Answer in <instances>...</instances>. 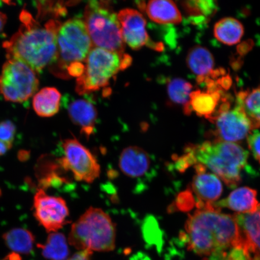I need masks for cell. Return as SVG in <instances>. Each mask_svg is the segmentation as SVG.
I'll return each instance as SVG.
<instances>
[{
  "label": "cell",
  "instance_id": "obj_25",
  "mask_svg": "<svg viewBox=\"0 0 260 260\" xmlns=\"http://www.w3.org/2000/svg\"><path fill=\"white\" fill-rule=\"evenodd\" d=\"M42 255L48 260H67L70 255L66 237L60 233H52L44 245H39Z\"/></svg>",
  "mask_w": 260,
  "mask_h": 260
},
{
  "label": "cell",
  "instance_id": "obj_26",
  "mask_svg": "<svg viewBox=\"0 0 260 260\" xmlns=\"http://www.w3.org/2000/svg\"><path fill=\"white\" fill-rule=\"evenodd\" d=\"M192 89V85L188 81L181 78H175L168 84L169 99L172 103L183 106L184 109L189 104Z\"/></svg>",
  "mask_w": 260,
  "mask_h": 260
},
{
  "label": "cell",
  "instance_id": "obj_18",
  "mask_svg": "<svg viewBox=\"0 0 260 260\" xmlns=\"http://www.w3.org/2000/svg\"><path fill=\"white\" fill-rule=\"evenodd\" d=\"M68 112L71 121L79 126L82 134L87 138L93 134L97 111L92 103L83 99L75 100L68 106Z\"/></svg>",
  "mask_w": 260,
  "mask_h": 260
},
{
  "label": "cell",
  "instance_id": "obj_34",
  "mask_svg": "<svg viewBox=\"0 0 260 260\" xmlns=\"http://www.w3.org/2000/svg\"><path fill=\"white\" fill-rule=\"evenodd\" d=\"M7 22V16L3 13L0 12V32H1Z\"/></svg>",
  "mask_w": 260,
  "mask_h": 260
},
{
  "label": "cell",
  "instance_id": "obj_5",
  "mask_svg": "<svg viewBox=\"0 0 260 260\" xmlns=\"http://www.w3.org/2000/svg\"><path fill=\"white\" fill-rule=\"evenodd\" d=\"M93 47L104 49L125 57L118 14L107 2H89L84 10V20Z\"/></svg>",
  "mask_w": 260,
  "mask_h": 260
},
{
  "label": "cell",
  "instance_id": "obj_12",
  "mask_svg": "<svg viewBox=\"0 0 260 260\" xmlns=\"http://www.w3.org/2000/svg\"><path fill=\"white\" fill-rule=\"evenodd\" d=\"M118 19L123 41L133 50H139L145 45L158 51L162 50L161 44L154 43L149 38L145 19L139 11L122 9L118 14Z\"/></svg>",
  "mask_w": 260,
  "mask_h": 260
},
{
  "label": "cell",
  "instance_id": "obj_20",
  "mask_svg": "<svg viewBox=\"0 0 260 260\" xmlns=\"http://www.w3.org/2000/svg\"><path fill=\"white\" fill-rule=\"evenodd\" d=\"M186 63L191 72L197 75L199 83L212 72L214 59L213 54L208 49L197 45L188 51Z\"/></svg>",
  "mask_w": 260,
  "mask_h": 260
},
{
  "label": "cell",
  "instance_id": "obj_30",
  "mask_svg": "<svg viewBox=\"0 0 260 260\" xmlns=\"http://www.w3.org/2000/svg\"><path fill=\"white\" fill-rule=\"evenodd\" d=\"M247 139L250 151L253 157L260 164V132L258 130H253Z\"/></svg>",
  "mask_w": 260,
  "mask_h": 260
},
{
  "label": "cell",
  "instance_id": "obj_21",
  "mask_svg": "<svg viewBox=\"0 0 260 260\" xmlns=\"http://www.w3.org/2000/svg\"><path fill=\"white\" fill-rule=\"evenodd\" d=\"M61 94L54 87H45L35 94L32 107L37 115L51 117L59 110Z\"/></svg>",
  "mask_w": 260,
  "mask_h": 260
},
{
  "label": "cell",
  "instance_id": "obj_16",
  "mask_svg": "<svg viewBox=\"0 0 260 260\" xmlns=\"http://www.w3.org/2000/svg\"><path fill=\"white\" fill-rule=\"evenodd\" d=\"M221 91H202L200 89L192 91L189 104L184 109L187 115L194 112L198 116H203L211 121L217 113V107L222 101Z\"/></svg>",
  "mask_w": 260,
  "mask_h": 260
},
{
  "label": "cell",
  "instance_id": "obj_28",
  "mask_svg": "<svg viewBox=\"0 0 260 260\" xmlns=\"http://www.w3.org/2000/svg\"><path fill=\"white\" fill-rule=\"evenodd\" d=\"M61 2H38V18H44L46 16H59L66 12L67 9Z\"/></svg>",
  "mask_w": 260,
  "mask_h": 260
},
{
  "label": "cell",
  "instance_id": "obj_31",
  "mask_svg": "<svg viewBox=\"0 0 260 260\" xmlns=\"http://www.w3.org/2000/svg\"><path fill=\"white\" fill-rule=\"evenodd\" d=\"M224 260H251L243 245L233 247L226 252Z\"/></svg>",
  "mask_w": 260,
  "mask_h": 260
},
{
  "label": "cell",
  "instance_id": "obj_11",
  "mask_svg": "<svg viewBox=\"0 0 260 260\" xmlns=\"http://www.w3.org/2000/svg\"><path fill=\"white\" fill-rule=\"evenodd\" d=\"M215 124L214 141L236 143L243 141L255 129L251 120L237 106L217 115L212 121Z\"/></svg>",
  "mask_w": 260,
  "mask_h": 260
},
{
  "label": "cell",
  "instance_id": "obj_9",
  "mask_svg": "<svg viewBox=\"0 0 260 260\" xmlns=\"http://www.w3.org/2000/svg\"><path fill=\"white\" fill-rule=\"evenodd\" d=\"M64 155L59 160L64 170L72 172L76 180L92 183L100 177L101 169L95 156L76 139L63 143Z\"/></svg>",
  "mask_w": 260,
  "mask_h": 260
},
{
  "label": "cell",
  "instance_id": "obj_27",
  "mask_svg": "<svg viewBox=\"0 0 260 260\" xmlns=\"http://www.w3.org/2000/svg\"><path fill=\"white\" fill-rule=\"evenodd\" d=\"M183 6L187 14L198 24L215 14L217 10L216 2L206 0L185 2Z\"/></svg>",
  "mask_w": 260,
  "mask_h": 260
},
{
  "label": "cell",
  "instance_id": "obj_32",
  "mask_svg": "<svg viewBox=\"0 0 260 260\" xmlns=\"http://www.w3.org/2000/svg\"><path fill=\"white\" fill-rule=\"evenodd\" d=\"M92 255V251L90 250H84L75 253L73 256L67 260H91Z\"/></svg>",
  "mask_w": 260,
  "mask_h": 260
},
{
  "label": "cell",
  "instance_id": "obj_6",
  "mask_svg": "<svg viewBox=\"0 0 260 260\" xmlns=\"http://www.w3.org/2000/svg\"><path fill=\"white\" fill-rule=\"evenodd\" d=\"M131 63L129 55L121 57L113 52L93 47L84 61L83 74L77 79V93L84 95L108 86L112 78Z\"/></svg>",
  "mask_w": 260,
  "mask_h": 260
},
{
  "label": "cell",
  "instance_id": "obj_4",
  "mask_svg": "<svg viewBox=\"0 0 260 260\" xmlns=\"http://www.w3.org/2000/svg\"><path fill=\"white\" fill-rule=\"evenodd\" d=\"M116 227L103 210L90 207L72 227L69 243L79 251L109 252L115 248Z\"/></svg>",
  "mask_w": 260,
  "mask_h": 260
},
{
  "label": "cell",
  "instance_id": "obj_13",
  "mask_svg": "<svg viewBox=\"0 0 260 260\" xmlns=\"http://www.w3.org/2000/svg\"><path fill=\"white\" fill-rule=\"evenodd\" d=\"M195 174L191 188L197 198L198 209H214L213 204L222 194V184L215 174L208 173L201 164L194 165Z\"/></svg>",
  "mask_w": 260,
  "mask_h": 260
},
{
  "label": "cell",
  "instance_id": "obj_24",
  "mask_svg": "<svg viewBox=\"0 0 260 260\" xmlns=\"http://www.w3.org/2000/svg\"><path fill=\"white\" fill-rule=\"evenodd\" d=\"M237 105L241 107L255 129L260 126V86L251 90L242 91L237 96Z\"/></svg>",
  "mask_w": 260,
  "mask_h": 260
},
{
  "label": "cell",
  "instance_id": "obj_8",
  "mask_svg": "<svg viewBox=\"0 0 260 260\" xmlns=\"http://www.w3.org/2000/svg\"><path fill=\"white\" fill-rule=\"evenodd\" d=\"M39 80L35 71L28 65L8 59L0 75V93L8 102H26L37 92Z\"/></svg>",
  "mask_w": 260,
  "mask_h": 260
},
{
  "label": "cell",
  "instance_id": "obj_33",
  "mask_svg": "<svg viewBox=\"0 0 260 260\" xmlns=\"http://www.w3.org/2000/svg\"><path fill=\"white\" fill-rule=\"evenodd\" d=\"M12 145H10L6 143L0 141V155H4L9 149L12 148Z\"/></svg>",
  "mask_w": 260,
  "mask_h": 260
},
{
  "label": "cell",
  "instance_id": "obj_29",
  "mask_svg": "<svg viewBox=\"0 0 260 260\" xmlns=\"http://www.w3.org/2000/svg\"><path fill=\"white\" fill-rule=\"evenodd\" d=\"M15 132V126L11 121L0 122V141L12 146Z\"/></svg>",
  "mask_w": 260,
  "mask_h": 260
},
{
  "label": "cell",
  "instance_id": "obj_2",
  "mask_svg": "<svg viewBox=\"0 0 260 260\" xmlns=\"http://www.w3.org/2000/svg\"><path fill=\"white\" fill-rule=\"evenodd\" d=\"M19 18L20 28L3 47L8 59L20 61L35 72H40L56 60L57 38L61 24L51 19L42 26L26 11Z\"/></svg>",
  "mask_w": 260,
  "mask_h": 260
},
{
  "label": "cell",
  "instance_id": "obj_10",
  "mask_svg": "<svg viewBox=\"0 0 260 260\" xmlns=\"http://www.w3.org/2000/svg\"><path fill=\"white\" fill-rule=\"evenodd\" d=\"M34 214L49 233H56L69 221V210L62 198L50 196L40 189L34 197Z\"/></svg>",
  "mask_w": 260,
  "mask_h": 260
},
{
  "label": "cell",
  "instance_id": "obj_3",
  "mask_svg": "<svg viewBox=\"0 0 260 260\" xmlns=\"http://www.w3.org/2000/svg\"><path fill=\"white\" fill-rule=\"evenodd\" d=\"M191 165L201 164L222 179L230 188L238 186L248 167L249 153L236 143L206 141L185 149Z\"/></svg>",
  "mask_w": 260,
  "mask_h": 260
},
{
  "label": "cell",
  "instance_id": "obj_23",
  "mask_svg": "<svg viewBox=\"0 0 260 260\" xmlns=\"http://www.w3.org/2000/svg\"><path fill=\"white\" fill-rule=\"evenodd\" d=\"M6 246L15 253L28 255L34 249L35 237L28 230L14 229L3 236Z\"/></svg>",
  "mask_w": 260,
  "mask_h": 260
},
{
  "label": "cell",
  "instance_id": "obj_22",
  "mask_svg": "<svg viewBox=\"0 0 260 260\" xmlns=\"http://www.w3.org/2000/svg\"><path fill=\"white\" fill-rule=\"evenodd\" d=\"M244 35L243 24L232 17L221 19L214 27V35L217 40L227 45H235Z\"/></svg>",
  "mask_w": 260,
  "mask_h": 260
},
{
  "label": "cell",
  "instance_id": "obj_17",
  "mask_svg": "<svg viewBox=\"0 0 260 260\" xmlns=\"http://www.w3.org/2000/svg\"><path fill=\"white\" fill-rule=\"evenodd\" d=\"M256 195V191L251 188L240 187L232 191L225 199L214 203L213 206L219 210L221 207H225L238 214L252 213L257 209L259 204Z\"/></svg>",
  "mask_w": 260,
  "mask_h": 260
},
{
  "label": "cell",
  "instance_id": "obj_14",
  "mask_svg": "<svg viewBox=\"0 0 260 260\" xmlns=\"http://www.w3.org/2000/svg\"><path fill=\"white\" fill-rule=\"evenodd\" d=\"M243 246L251 260H260V204L254 212L235 214Z\"/></svg>",
  "mask_w": 260,
  "mask_h": 260
},
{
  "label": "cell",
  "instance_id": "obj_35",
  "mask_svg": "<svg viewBox=\"0 0 260 260\" xmlns=\"http://www.w3.org/2000/svg\"><path fill=\"white\" fill-rule=\"evenodd\" d=\"M1 193H1V190H0V195H1Z\"/></svg>",
  "mask_w": 260,
  "mask_h": 260
},
{
  "label": "cell",
  "instance_id": "obj_15",
  "mask_svg": "<svg viewBox=\"0 0 260 260\" xmlns=\"http://www.w3.org/2000/svg\"><path fill=\"white\" fill-rule=\"evenodd\" d=\"M120 170L129 177L144 176L151 167V159L147 152L136 146L123 149L119 160Z\"/></svg>",
  "mask_w": 260,
  "mask_h": 260
},
{
  "label": "cell",
  "instance_id": "obj_1",
  "mask_svg": "<svg viewBox=\"0 0 260 260\" xmlns=\"http://www.w3.org/2000/svg\"><path fill=\"white\" fill-rule=\"evenodd\" d=\"M180 238L190 251L211 260L220 257L233 247L242 245L235 215L215 209H198L190 214Z\"/></svg>",
  "mask_w": 260,
  "mask_h": 260
},
{
  "label": "cell",
  "instance_id": "obj_19",
  "mask_svg": "<svg viewBox=\"0 0 260 260\" xmlns=\"http://www.w3.org/2000/svg\"><path fill=\"white\" fill-rule=\"evenodd\" d=\"M146 12L152 21L160 24H178L182 16L175 3L167 0H154L145 5Z\"/></svg>",
  "mask_w": 260,
  "mask_h": 260
},
{
  "label": "cell",
  "instance_id": "obj_7",
  "mask_svg": "<svg viewBox=\"0 0 260 260\" xmlns=\"http://www.w3.org/2000/svg\"><path fill=\"white\" fill-rule=\"evenodd\" d=\"M93 45L83 20L73 18L61 24L57 38V57L53 71L58 76L68 77L71 64L84 63Z\"/></svg>",
  "mask_w": 260,
  "mask_h": 260
}]
</instances>
